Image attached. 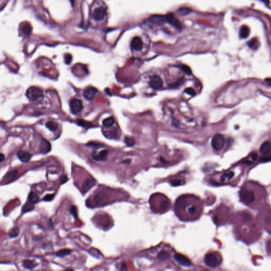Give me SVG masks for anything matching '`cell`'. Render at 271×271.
Here are the masks:
<instances>
[{"mask_svg":"<svg viewBox=\"0 0 271 271\" xmlns=\"http://www.w3.org/2000/svg\"><path fill=\"white\" fill-rule=\"evenodd\" d=\"M174 211L182 221H194L201 216L203 211V203L200 199L195 195H181L175 201Z\"/></svg>","mask_w":271,"mask_h":271,"instance_id":"6da1fadb","label":"cell"},{"mask_svg":"<svg viewBox=\"0 0 271 271\" xmlns=\"http://www.w3.org/2000/svg\"><path fill=\"white\" fill-rule=\"evenodd\" d=\"M238 216L236 229L239 238L248 243L259 238L261 235L260 228L250 214L243 212Z\"/></svg>","mask_w":271,"mask_h":271,"instance_id":"7a4b0ae2","label":"cell"},{"mask_svg":"<svg viewBox=\"0 0 271 271\" xmlns=\"http://www.w3.org/2000/svg\"><path fill=\"white\" fill-rule=\"evenodd\" d=\"M239 195L242 203L254 209L264 202L266 197V191L263 186L256 182L249 181L243 185Z\"/></svg>","mask_w":271,"mask_h":271,"instance_id":"3957f363","label":"cell"},{"mask_svg":"<svg viewBox=\"0 0 271 271\" xmlns=\"http://www.w3.org/2000/svg\"><path fill=\"white\" fill-rule=\"evenodd\" d=\"M222 260L221 255L218 252H210L204 257L206 264L211 268H216L219 266L222 263Z\"/></svg>","mask_w":271,"mask_h":271,"instance_id":"277c9868","label":"cell"},{"mask_svg":"<svg viewBox=\"0 0 271 271\" xmlns=\"http://www.w3.org/2000/svg\"><path fill=\"white\" fill-rule=\"evenodd\" d=\"M26 96L31 101L40 102L43 100V92L39 87H31L27 89Z\"/></svg>","mask_w":271,"mask_h":271,"instance_id":"5b68a950","label":"cell"},{"mask_svg":"<svg viewBox=\"0 0 271 271\" xmlns=\"http://www.w3.org/2000/svg\"><path fill=\"white\" fill-rule=\"evenodd\" d=\"M225 144L224 137L221 134H216L212 139V146L216 150H220L222 149Z\"/></svg>","mask_w":271,"mask_h":271,"instance_id":"8992f818","label":"cell"},{"mask_svg":"<svg viewBox=\"0 0 271 271\" xmlns=\"http://www.w3.org/2000/svg\"><path fill=\"white\" fill-rule=\"evenodd\" d=\"M83 108L82 101L79 99H74L70 102L71 111L73 114H77L82 110Z\"/></svg>","mask_w":271,"mask_h":271,"instance_id":"52a82bcc","label":"cell"},{"mask_svg":"<svg viewBox=\"0 0 271 271\" xmlns=\"http://www.w3.org/2000/svg\"><path fill=\"white\" fill-rule=\"evenodd\" d=\"M149 21L156 25H162L167 23V17L166 16L160 14H155L149 17Z\"/></svg>","mask_w":271,"mask_h":271,"instance_id":"ba28073f","label":"cell"},{"mask_svg":"<svg viewBox=\"0 0 271 271\" xmlns=\"http://www.w3.org/2000/svg\"><path fill=\"white\" fill-rule=\"evenodd\" d=\"M106 14V10L103 7H100L95 9L92 14L93 19L96 21L103 20Z\"/></svg>","mask_w":271,"mask_h":271,"instance_id":"9c48e42d","label":"cell"},{"mask_svg":"<svg viewBox=\"0 0 271 271\" xmlns=\"http://www.w3.org/2000/svg\"><path fill=\"white\" fill-rule=\"evenodd\" d=\"M167 17V23L172 25L176 28L177 30L182 29V25L179 20L176 19L172 13H168L166 15Z\"/></svg>","mask_w":271,"mask_h":271,"instance_id":"30bf717a","label":"cell"},{"mask_svg":"<svg viewBox=\"0 0 271 271\" xmlns=\"http://www.w3.org/2000/svg\"><path fill=\"white\" fill-rule=\"evenodd\" d=\"M174 259L177 263H179L181 265L184 266H190L191 265V260L185 256L181 254H175Z\"/></svg>","mask_w":271,"mask_h":271,"instance_id":"8fae6325","label":"cell"},{"mask_svg":"<svg viewBox=\"0 0 271 271\" xmlns=\"http://www.w3.org/2000/svg\"><path fill=\"white\" fill-rule=\"evenodd\" d=\"M98 92V89L95 87H87L84 89L83 95L87 99L91 100L95 98Z\"/></svg>","mask_w":271,"mask_h":271,"instance_id":"7c38bea8","label":"cell"},{"mask_svg":"<svg viewBox=\"0 0 271 271\" xmlns=\"http://www.w3.org/2000/svg\"><path fill=\"white\" fill-rule=\"evenodd\" d=\"M149 84L151 87L154 89H160L163 87V80L160 76L155 75L153 76L150 81Z\"/></svg>","mask_w":271,"mask_h":271,"instance_id":"4fadbf2b","label":"cell"},{"mask_svg":"<svg viewBox=\"0 0 271 271\" xmlns=\"http://www.w3.org/2000/svg\"><path fill=\"white\" fill-rule=\"evenodd\" d=\"M51 144L45 139H41L39 145V150L41 154H46L51 150Z\"/></svg>","mask_w":271,"mask_h":271,"instance_id":"5bb4252c","label":"cell"},{"mask_svg":"<svg viewBox=\"0 0 271 271\" xmlns=\"http://www.w3.org/2000/svg\"><path fill=\"white\" fill-rule=\"evenodd\" d=\"M143 42L140 38L138 37H136L133 38L131 43V48L136 51H140L143 48Z\"/></svg>","mask_w":271,"mask_h":271,"instance_id":"9a60e30c","label":"cell"},{"mask_svg":"<svg viewBox=\"0 0 271 271\" xmlns=\"http://www.w3.org/2000/svg\"><path fill=\"white\" fill-rule=\"evenodd\" d=\"M235 173L233 171L225 172L224 173L221 174L220 176L219 182H218V183L220 184V183L230 182L231 179L235 177Z\"/></svg>","mask_w":271,"mask_h":271,"instance_id":"2e32d148","label":"cell"},{"mask_svg":"<svg viewBox=\"0 0 271 271\" xmlns=\"http://www.w3.org/2000/svg\"><path fill=\"white\" fill-rule=\"evenodd\" d=\"M96 184V181L94 179H87L84 181L82 185V191L87 193Z\"/></svg>","mask_w":271,"mask_h":271,"instance_id":"e0dca14e","label":"cell"},{"mask_svg":"<svg viewBox=\"0 0 271 271\" xmlns=\"http://www.w3.org/2000/svg\"><path fill=\"white\" fill-rule=\"evenodd\" d=\"M17 156L19 160L23 163H27L31 158V155L29 152L23 150L19 151L17 154Z\"/></svg>","mask_w":271,"mask_h":271,"instance_id":"ac0fdd59","label":"cell"},{"mask_svg":"<svg viewBox=\"0 0 271 271\" xmlns=\"http://www.w3.org/2000/svg\"><path fill=\"white\" fill-rule=\"evenodd\" d=\"M271 145L270 141H265L262 144L260 148V152L264 155H270L271 153Z\"/></svg>","mask_w":271,"mask_h":271,"instance_id":"d6986e66","label":"cell"},{"mask_svg":"<svg viewBox=\"0 0 271 271\" xmlns=\"http://www.w3.org/2000/svg\"><path fill=\"white\" fill-rule=\"evenodd\" d=\"M184 177L179 175L177 176H174L172 178L170 183L173 186H179L184 184L185 183Z\"/></svg>","mask_w":271,"mask_h":271,"instance_id":"ffe728a7","label":"cell"},{"mask_svg":"<svg viewBox=\"0 0 271 271\" xmlns=\"http://www.w3.org/2000/svg\"><path fill=\"white\" fill-rule=\"evenodd\" d=\"M108 151L107 150H103L101 151L99 154H93V158L96 161L105 160L107 158Z\"/></svg>","mask_w":271,"mask_h":271,"instance_id":"44dd1931","label":"cell"},{"mask_svg":"<svg viewBox=\"0 0 271 271\" xmlns=\"http://www.w3.org/2000/svg\"><path fill=\"white\" fill-rule=\"evenodd\" d=\"M171 258V254L168 251L162 250L157 254V258L160 261H166L170 260Z\"/></svg>","mask_w":271,"mask_h":271,"instance_id":"7402d4cb","label":"cell"},{"mask_svg":"<svg viewBox=\"0 0 271 271\" xmlns=\"http://www.w3.org/2000/svg\"><path fill=\"white\" fill-rule=\"evenodd\" d=\"M108 200V195L104 193H99L95 195L94 198V200L96 203L100 204L103 203Z\"/></svg>","mask_w":271,"mask_h":271,"instance_id":"603a6c76","label":"cell"},{"mask_svg":"<svg viewBox=\"0 0 271 271\" xmlns=\"http://www.w3.org/2000/svg\"><path fill=\"white\" fill-rule=\"evenodd\" d=\"M250 33V29L247 26L244 25L241 27L239 32V37L241 39H246L247 38Z\"/></svg>","mask_w":271,"mask_h":271,"instance_id":"cb8c5ba5","label":"cell"},{"mask_svg":"<svg viewBox=\"0 0 271 271\" xmlns=\"http://www.w3.org/2000/svg\"><path fill=\"white\" fill-rule=\"evenodd\" d=\"M22 265L23 266L24 268L27 269V270H31L34 268H35V266H37V264H35L33 261L30 260H25L23 262Z\"/></svg>","mask_w":271,"mask_h":271,"instance_id":"d4e9b609","label":"cell"},{"mask_svg":"<svg viewBox=\"0 0 271 271\" xmlns=\"http://www.w3.org/2000/svg\"><path fill=\"white\" fill-rule=\"evenodd\" d=\"M258 45H259V42H258V39L256 38H253L250 41H248L247 43V45L251 49H254V50L258 49L259 46Z\"/></svg>","mask_w":271,"mask_h":271,"instance_id":"484cf974","label":"cell"},{"mask_svg":"<svg viewBox=\"0 0 271 271\" xmlns=\"http://www.w3.org/2000/svg\"><path fill=\"white\" fill-rule=\"evenodd\" d=\"M34 208H35L34 204L31 203L28 201V202L25 203V205L22 207V211L23 212H27L33 210V209H34Z\"/></svg>","mask_w":271,"mask_h":271,"instance_id":"4316f807","label":"cell"},{"mask_svg":"<svg viewBox=\"0 0 271 271\" xmlns=\"http://www.w3.org/2000/svg\"><path fill=\"white\" fill-rule=\"evenodd\" d=\"M39 200V197L35 193L31 192L28 196V201L31 203L35 204Z\"/></svg>","mask_w":271,"mask_h":271,"instance_id":"83f0119b","label":"cell"},{"mask_svg":"<svg viewBox=\"0 0 271 271\" xmlns=\"http://www.w3.org/2000/svg\"><path fill=\"white\" fill-rule=\"evenodd\" d=\"M114 117H109L106 118L103 121V125L106 127H110L114 125Z\"/></svg>","mask_w":271,"mask_h":271,"instance_id":"f1b7e54d","label":"cell"},{"mask_svg":"<svg viewBox=\"0 0 271 271\" xmlns=\"http://www.w3.org/2000/svg\"><path fill=\"white\" fill-rule=\"evenodd\" d=\"M46 126L51 131H55L58 128L57 123L52 121L47 122Z\"/></svg>","mask_w":271,"mask_h":271,"instance_id":"f546056e","label":"cell"},{"mask_svg":"<svg viewBox=\"0 0 271 271\" xmlns=\"http://www.w3.org/2000/svg\"><path fill=\"white\" fill-rule=\"evenodd\" d=\"M71 250L67 249H64V250H59L56 253V255L59 257V258H64L65 256L70 255L71 254Z\"/></svg>","mask_w":271,"mask_h":271,"instance_id":"4dcf8cb0","label":"cell"},{"mask_svg":"<svg viewBox=\"0 0 271 271\" xmlns=\"http://www.w3.org/2000/svg\"><path fill=\"white\" fill-rule=\"evenodd\" d=\"M191 9L188 8H181L177 10V13L181 16H185L190 13Z\"/></svg>","mask_w":271,"mask_h":271,"instance_id":"1f68e13d","label":"cell"},{"mask_svg":"<svg viewBox=\"0 0 271 271\" xmlns=\"http://www.w3.org/2000/svg\"><path fill=\"white\" fill-rule=\"evenodd\" d=\"M19 233V228L15 227V228H12L9 232V236L10 238H16L18 236Z\"/></svg>","mask_w":271,"mask_h":271,"instance_id":"d6a6232c","label":"cell"},{"mask_svg":"<svg viewBox=\"0 0 271 271\" xmlns=\"http://www.w3.org/2000/svg\"><path fill=\"white\" fill-rule=\"evenodd\" d=\"M18 172L16 170L11 171L10 172H9L7 174L6 179H8V181H12V179H13L16 177L17 174H18Z\"/></svg>","mask_w":271,"mask_h":271,"instance_id":"836d02e7","label":"cell"},{"mask_svg":"<svg viewBox=\"0 0 271 271\" xmlns=\"http://www.w3.org/2000/svg\"><path fill=\"white\" fill-rule=\"evenodd\" d=\"M77 123L79 126H81L84 127H91L92 126V124L90 122H87V121H86L85 120H77Z\"/></svg>","mask_w":271,"mask_h":271,"instance_id":"e575fe53","label":"cell"},{"mask_svg":"<svg viewBox=\"0 0 271 271\" xmlns=\"http://www.w3.org/2000/svg\"><path fill=\"white\" fill-rule=\"evenodd\" d=\"M125 143L128 146L131 147L135 145V140L131 137H126L125 138Z\"/></svg>","mask_w":271,"mask_h":271,"instance_id":"d590c367","label":"cell"},{"mask_svg":"<svg viewBox=\"0 0 271 271\" xmlns=\"http://www.w3.org/2000/svg\"><path fill=\"white\" fill-rule=\"evenodd\" d=\"M181 68L182 69L183 71L185 73L190 75L192 73V72H191V70L190 69L189 67H188L187 66H186V65H181Z\"/></svg>","mask_w":271,"mask_h":271,"instance_id":"8d00e7d4","label":"cell"},{"mask_svg":"<svg viewBox=\"0 0 271 271\" xmlns=\"http://www.w3.org/2000/svg\"><path fill=\"white\" fill-rule=\"evenodd\" d=\"M70 212L71 214H73V216L75 218H77V209H76V206H71Z\"/></svg>","mask_w":271,"mask_h":271,"instance_id":"74e56055","label":"cell"},{"mask_svg":"<svg viewBox=\"0 0 271 271\" xmlns=\"http://www.w3.org/2000/svg\"><path fill=\"white\" fill-rule=\"evenodd\" d=\"M65 60L66 64H70L72 60V56L71 55L66 54L65 56Z\"/></svg>","mask_w":271,"mask_h":271,"instance_id":"f35d334b","label":"cell"},{"mask_svg":"<svg viewBox=\"0 0 271 271\" xmlns=\"http://www.w3.org/2000/svg\"><path fill=\"white\" fill-rule=\"evenodd\" d=\"M185 91L189 95H192V96L195 95V91L192 88H187V89H185Z\"/></svg>","mask_w":271,"mask_h":271,"instance_id":"ab89813d","label":"cell"},{"mask_svg":"<svg viewBox=\"0 0 271 271\" xmlns=\"http://www.w3.org/2000/svg\"><path fill=\"white\" fill-rule=\"evenodd\" d=\"M54 194H47L43 199L45 201H50L54 198Z\"/></svg>","mask_w":271,"mask_h":271,"instance_id":"60d3db41","label":"cell"},{"mask_svg":"<svg viewBox=\"0 0 271 271\" xmlns=\"http://www.w3.org/2000/svg\"><path fill=\"white\" fill-rule=\"evenodd\" d=\"M68 177L67 176V175H62L61 177H60V184H63L65 183L66 182H67L68 181Z\"/></svg>","mask_w":271,"mask_h":271,"instance_id":"b9f144b4","label":"cell"},{"mask_svg":"<svg viewBox=\"0 0 271 271\" xmlns=\"http://www.w3.org/2000/svg\"><path fill=\"white\" fill-rule=\"evenodd\" d=\"M31 29L29 28V26H25L23 28V31L25 32V33H30Z\"/></svg>","mask_w":271,"mask_h":271,"instance_id":"7bdbcfd3","label":"cell"},{"mask_svg":"<svg viewBox=\"0 0 271 271\" xmlns=\"http://www.w3.org/2000/svg\"><path fill=\"white\" fill-rule=\"evenodd\" d=\"M127 265L126 262H123L121 264V270H127Z\"/></svg>","mask_w":271,"mask_h":271,"instance_id":"ee69618b","label":"cell"},{"mask_svg":"<svg viewBox=\"0 0 271 271\" xmlns=\"http://www.w3.org/2000/svg\"><path fill=\"white\" fill-rule=\"evenodd\" d=\"M5 160V156L3 154L0 153V162H3V160Z\"/></svg>","mask_w":271,"mask_h":271,"instance_id":"f6af8a7d","label":"cell"},{"mask_svg":"<svg viewBox=\"0 0 271 271\" xmlns=\"http://www.w3.org/2000/svg\"><path fill=\"white\" fill-rule=\"evenodd\" d=\"M260 1L263 2V3H265L266 5H269L270 3V0H260Z\"/></svg>","mask_w":271,"mask_h":271,"instance_id":"bcb514c9","label":"cell"},{"mask_svg":"<svg viewBox=\"0 0 271 271\" xmlns=\"http://www.w3.org/2000/svg\"><path fill=\"white\" fill-rule=\"evenodd\" d=\"M70 2H71V3H72V4L73 5L74 3L75 2V0H70Z\"/></svg>","mask_w":271,"mask_h":271,"instance_id":"7dc6e473","label":"cell"}]
</instances>
